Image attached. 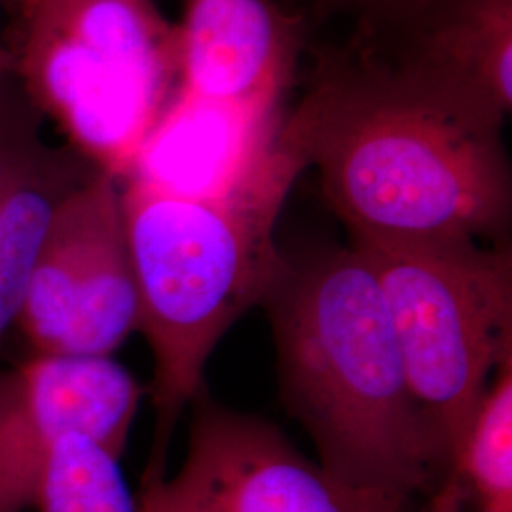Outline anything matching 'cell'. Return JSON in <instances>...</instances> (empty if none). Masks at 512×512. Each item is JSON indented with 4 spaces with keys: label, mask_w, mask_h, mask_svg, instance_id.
I'll use <instances>...</instances> for the list:
<instances>
[{
    "label": "cell",
    "mask_w": 512,
    "mask_h": 512,
    "mask_svg": "<svg viewBox=\"0 0 512 512\" xmlns=\"http://www.w3.org/2000/svg\"><path fill=\"white\" fill-rule=\"evenodd\" d=\"M505 114L425 63L321 90L283 126L351 241H505Z\"/></svg>",
    "instance_id": "1"
},
{
    "label": "cell",
    "mask_w": 512,
    "mask_h": 512,
    "mask_svg": "<svg viewBox=\"0 0 512 512\" xmlns=\"http://www.w3.org/2000/svg\"><path fill=\"white\" fill-rule=\"evenodd\" d=\"M260 306L274 330L281 401L310 435L319 463L355 488L427 494L442 459L363 253L349 245L283 256Z\"/></svg>",
    "instance_id": "2"
},
{
    "label": "cell",
    "mask_w": 512,
    "mask_h": 512,
    "mask_svg": "<svg viewBox=\"0 0 512 512\" xmlns=\"http://www.w3.org/2000/svg\"><path fill=\"white\" fill-rule=\"evenodd\" d=\"M304 169L294 162L238 196L207 202L120 183L137 330L154 361V435L143 473L167 471L169 442L184 408L202 391L207 359L274 283L283 262L275 222Z\"/></svg>",
    "instance_id": "3"
},
{
    "label": "cell",
    "mask_w": 512,
    "mask_h": 512,
    "mask_svg": "<svg viewBox=\"0 0 512 512\" xmlns=\"http://www.w3.org/2000/svg\"><path fill=\"white\" fill-rule=\"evenodd\" d=\"M19 90L118 183L179 88L177 29L148 0H21Z\"/></svg>",
    "instance_id": "4"
},
{
    "label": "cell",
    "mask_w": 512,
    "mask_h": 512,
    "mask_svg": "<svg viewBox=\"0 0 512 512\" xmlns=\"http://www.w3.org/2000/svg\"><path fill=\"white\" fill-rule=\"evenodd\" d=\"M380 285L442 467L512 361V253L495 241H351Z\"/></svg>",
    "instance_id": "5"
},
{
    "label": "cell",
    "mask_w": 512,
    "mask_h": 512,
    "mask_svg": "<svg viewBox=\"0 0 512 512\" xmlns=\"http://www.w3.org/2000/svg\"><path fill=\"white\" fill-rule=\"evenodd\" d=\"M177 473L141 476L137 512H416L408 495L355 488L306 458L274 423L200 391Z\"/></svg>",
    "instance_id": "6"
},
{
    "label": "cell",
    "mask_w": 512,
    "mask_h": 512,
    "mask_svg": "<svg viewBox=\"0 0 512 512\" xmlns=\"http://www.w3.org/2000/svg\"><path fill=\"white\" fill-rule=\"evenodd\" d=\"M137 323L120 183L97 171L55 215L25 289L19 329L35 355L110 357Z\"/></svg>",
    "instance_id": "7"
},
{
    "label": "cell",
    "mask_w": 512,
    "mask_h": 512,
    "mask_svg": "<svg viewBox=\"0 0 512 512\" xmlns=\"http://www.w3.org/2000/svg\"><path fill=\"white\" fill-rule=\"evenodd\" d=\"M143 395L110 357L33 355L0 370V512L35 509L42 473L69 435L122 458Z\"/></svg>",
    "instance_id": "8"
},
{
    "label": "cell",
    "mask_w": 512,
    "mask_h": 512,
    "mask_svg": "<svg viewBox=\"0 0 512 512\" xmlns=\"http://www.w3.org/2000/svg\"><path fill=\"white\" fill-rule=\"evenodd\" d=\"M277 105L219 103L177 88L120 183L183 200H224L306 162L283 137Z\"/></svg>",
    "instance_id": "9"
},
{
    "label": "cell",
    "mask_w": 512,
    "mask_h": 512,
    "mask_svg": "<svg viewBox=\"0 0 512 512\" xmlns=\"http://www.w3.org/2000/svg\"><path fill=\"white\" fill-rule=\"evenodd\" d=\"M44 118L14 84L0 99V346L18 325L38 251L55 215L97 169L42 135Z\"/></svg>",
    "instance_id": "10"
},
{
    "label": "cell",
    "mask_w": 512,
    "mask_h": 512,
    "mask_svg": "<svg viewBox=\"0 0 512 512\" xmlns=\"http://www.w3.org/2000/svg\"><path fill=\"white\" fill-rule=\"evenodd\" d=\"M175 29L181 90L219 103L277 105L287 44L266 0H184Z\"/></svg>",
    "instance_id": "11"
},
{
    "label": "cell",
    "mask_w": 512,
    "mask_h": 512,
    "mask_svg": "<svg viewBox=\"0 0 512 512\" xmlns=\"http://www.w3.org/2000/svg\"><path fill=\"white\" fill-rule=\"evenodd\" d=\"M416 512H512V361Z\"/></svg>",
    "instance_id": "12"
},
{
    "label": "cell",
    "mask_w": 512,
    "mask_h": 512,
    "mask_svg": "<svg viewBox=\"0 0 512 512\" xmlns=\"http://www.w3.org/2000/svg\"><path fill=\"white\" fill-rule=\"evenodd\" d=\"M420 61L507 116L512 103V0H463L440 25Z\"/></svg>",
    "instance_id": "13"
},
{
    "label": "cell",
    "mask_w": 512,
    "mask_h": 512,
    "mask_svg": "<svg viewBox=\"0 0 512 512\" xmlns=\"http://www.w3.org/2000/svg\"><path fill=\"white\" fill-rule=\"evenodd\" d=\"M120 459L86 435L57 444L38 484L37 512H137Z\"/></svg>",
    "instance_id": "14"
},
{
    "label": "cell",
    "mask_w": 512,
    "mask_h": 512,
    "mask_svg": "<svg viewBox=\"0 0 512 512\" xmlns=\"http://www.w3.org/2000/svg\"><path fill=\"white\" fill-rule=\"evenodd\" d=\"M10 0H0V99L14 84L12 69V48H10V31L4 27V14Z\"/></svg>",
    "instance_id": "15"
}]
</instances>
